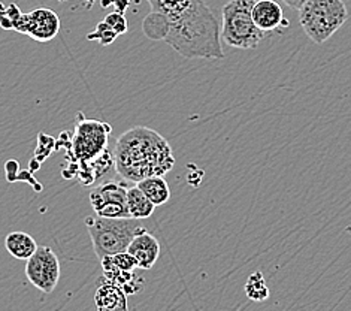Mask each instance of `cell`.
I'll use <instances>...</instances> for the list:
<instances>
[{
    "label": "cell",
    "mask_w": 351,
    "mask_h": 311,
    "mask_svg": "<svg viewBox=\"0 0 351 311\" xmlns=\"http://www.w3.org/2000/svg\"><path fill=\"white\" fill-rule=\"evenodd\" d=\"M117 36H119V35H117V33L110 26H108L105 21H100L96 26V30L88 33L87 39L88 41H97L102 47H108V45L112 44V42L117 39Z\"/></svg>",
    "instance_id": "obj_19"
},
{
    "label": "cell",
    "mask_w": 351,
    "mask_h": 311,
    "mask_svg": "<svg viewBox=\"0 0 351 311\" xmlns=\"http://www.w3.org/2000/svg\"><path fill=\"white\" fill-rule=\"evenodd\" d=\"M5 247L12 257L19 260H27L38 250V244L32 235L15 231L5 238Z\"/></svg>",
    "instance_id": "obj_14"
},
{
    "label": "cell",
    "mask_w": 351,
    "mask_h": 311,
    "mask_svg": "<svg viewBox=\"0 0 351 311\" xmlns=\"http://www.w3.org/2000/svg\"><path fill=\"white\" fill-rule=\"evenodd\" d=\"M348 20L342 0H308L299 10V23L314 44H324Z\"/></svg>",
    "instance_id": "obj_5"
},
{
    "label": "cell",
    "mask_w": 351,
    "mask_h": 311,
    "mask_svg": "<svg viewBox=\"0 0 351 311\" xmlns=\"http://www.w3.org/2000/svg\"><path fill=\"white\" fill-rule=\"evenodd\" d=\"M58 2H66V0H58Z\"/></svg>",
    "instance_id": "obj_24"
},
{
    "label": "cell",
    "mask_w": 351,
    "mask_h": 311,
    "mask_svg": "<svg viewBox=\"0 0 351 311\" xmlns=\"http://www.w3.org/2000/svg\"><path fill=\"white\" fill-rule=\"evenodd\" d=\"M12 29L38 42H48L54 39L60 30V19L48 8H38L27 14L20 12L12 23Z\"/></svg>",
    "instance_id": "obj_9"
},
{
    "label": "cell",
    "mask_w": 351,
    "mask_h": 311,
    "mask_svg": "<svg viewBox=\"0 0 351 311\" xmlns=\"http://www.w3.org/2000/svg\"><path fill=\"white\" fill-rule=\"evenodd\" d=\"M152 12L142 23L149 39H162L186 58L220 60V24L204 0H148Z\"/></svg>",
    "instance_id": "obj_1"
},
{
    "label": "cell",
    "mask_w": 351,
    "mask_h": 311,
    "mask_svg": "<svg viewBox=\"0 0 351 311\" xmlns=\"http://www.w3.org/2000/svg\"><path fill=\"white\" fill-rule=\"evenodd\" d=\"M115 170L126 181L139 183L149 176H163L175 166L172 147L160 133L136 126L117 139Z\"/></svg>",
    "instance_id": "obj_2"
},
{
    "label": "cell",
    "mask_w": 351,
    "mask_h": 311,
    "mask_svg": "<svg viewBox=\"0 0 351 311\" xmlns=\"http://www.w3.org/2000/svg\"><path fill=\"white\" fill-rule=\"evenodd\" d=\"M252 15L256 26L267 35L290 26L289 20L282 14V8L275 0H254Z\"/></svg>",
    "instance_id": "obj_10"
},
{
    "label": "cell",
    "mask_w": 351,
    "mask_h": 311,
    "mask_svg": "<svg viewBox=\"0 0 351 311\" xmlns=\"http://www.w3.org/2000/svg\"><path fill=\"white\" fill-rule=\"evenodd\" d=\"M110 135V124L97 120H78L72 137V154L80 162L95 161L106 151Z\"/></svg>",
    "instance_id": "obj_6"
},
{
    "label": "cell",
    "mask_w": 351,
    "mask_h": 311,
    "mask_svg": "<svg viewBox=\"0 0 351 311\" xmlns=\"http://www.w3.org/2000/svg\"><path fill=\"white\" fill-rule=\"evenodd\" d=\"M108 26H110L117 35H124V33L128 32V20L124 19V14H120V12H117V11H114V12H111V14H108L106 16H105V20H104Z\"/></svg>",
    "instance_id": "obj_20"
},
{
    "label": "cell",
    "mask_w": 351,
    "mask_h": 311,
    "mask_svg": "<svg viewBox=\"0 0 351 311\" xmlns=\"http://www.w3.org/2000/svg\"><path fill=\"white\" fill-rule=\"evenodd\" d=\"M128 186L119 181L100 184L90 193V204L95 214L108 218H126L128 209Z\"/></svg>",
    "instance_id": "obj_8"
},
{
    "label": "cell",
    "mask_w": 351,
    "mask_h": 311,
    "mask_svg": "<svg viewBox=\"0 0 351 311\" xmlns=\"http://www.w3.org/2000/svg\"><path fill=\"white\" fill-rule=\"evenodd\" d=\"M254 0H229L221 10V39L232 48L253 49L262 44L267 33L253 20Z\"/></svg>",
    "instance_id": "obj_4"
},
{
    "label": "cell",
    "mask_w": 351,
    "mask_h": 311,
    "mask_svg": "<svg viewBox=\"0 0 351 311\" xmlns=\"http://www.w3.org/2000/svg\"><path fill=\"white\" fill-rule=\"evenodd\" d=\"M128 251L136 259L138 270H152L160 256V242L154 235L144 231L132 240Z\"/></svg>",
    "instance_id": "obj_11"
},
{
    "label": "cell",
    "mask_w": 351,
    "mask_h": 311,
    "mask_svg": "<svg viewBox=\"0 0 351 311\" xmlns=\"http://www.w3.org/2000/svg\"><path fill=\"white\" fill-rule=\"evenodd\" d=\"M86 228L99 259L126 251L132 240L147 231L144 222L138 218H108L97 214L86 218Z\"/></svg>",
    "instance_id": "obj_3"
},
{
    "label": "cell",
    "mask_w": 351,
    "mask_h": 311,
    "mask_svg": "<svg viewBox=\"0 0 351 311\" xmlns=\"http://www.w3.org/2000/svg\"><path fill=\"white\" fill-rule=\"evenodd\" d=\"M136 186L156 207H160L171 199V189L163 176H149L136 183Z\"/></svg>",
    "instance_id": "obj_15"
},
{
    "label": "cell",
    "mask_w": 351,
    "mask_h": 311,
    "mask_svg": "<svg viewBox=\"0 0 351 311\" xmlns=\"http://www.w3.org/2000/svg\"><path fill=\"white\" fill-rule=\"evenodd\" d=\"M86 2H87L86 8H87V10H90V8H91V5H93V3L96 2V0H86Z\"/></svg>",
    "instance_id": "obj_23"
},
{
    "label": "cell",
    "mask_w": 351,
    "mask_h": 311,
    "mask_svg": "<svg viewBox=\"0 0 351 311\" xmlns=\"http://www.w3.org/2000/svg\"><path fill=\"white\" fill-rule=\"evenodd\" d=\"M284 3H286L289 8H293V10H300V8H302L308 0H282Z\"/></svg>",
    "instance_id": "obj_22"
},
{
    "label": "cell",
    "mask_w": 351,
    "mask_h": 311,
    "mask_svg": "<svg viewBox=\"0 0 351 311\" xmlns=\"http://www.w3.org/2000/svg\"><path fill=\"white\" fill-rule=\"evenodd\" d=\"M100 260H106L108 264L114 265L115 268L123 271H136L138 270V262L136 259L133 257L129 251H121V253H117L114 256H106Z\"/></svg>",
    "instance_id": "obj_18"
},
{
    "label": "cell",
    "mask_w": 351,
    "mask_h": 311,
    "mask_svg": "<svg viewBox=\"0 0 351 311\" xmlns=\"http://www.w3.org/2000/svg\"><path fill=\"white\" fill-rule=\"evenodd\" d=\"M100 5H102V8H108V6L114 5L117 12L124 14V11H126L130 5V0H102Z\"/></svg>",
    "instance_id": "obj_21"
},
{
    "label": "cell",
    "mask_w": 351,
    "mask_h": 311,
    "mask_svg": "<svg viewBox=\"0 0 351 311\" xmlns=\"http://www.w3.org/2000/svg\"><path fill=\"white\" fill-rule=\"evenodd\" d=\"M100 264H102L105 279L115 284L117 288H120L128 297L135 295V293H138L142 289V286H144V279L139 277L136 271L119 270V268H115L114 265L108 264L106 260H100Z\"/></svg>",
    "instance_id": "obj_13"
},
{
    "label": "cell",
    "mask_w": 351,
    "mask_h": 311,
    "mask_svg": "<svg viewBox=\"0 0 351 311\" xmlns=\"http://www.w3.org/2000/svg\"><path fill=\"white\" fill-rule=\"evenodd\" d=\"M95 304L97 311H129L128 295L102 275L96 283Z\"/></svg>",
    "instance_id": "obj_12"
},
{
    "label": "cell",
    "mask_w": 351,
    "mask_h": 311,
    "mask_svg": "<svg viewBox=\"0 0 351 311\" xmlns=\"http://www.w3.org/2000/svg\"><path fill=\"white\" fill-rule=\"evenodd\" d=\"M27 280L38 290L49 295L60 280V262L49 247H38L26 264Z\"/></svg>",
    "instance_id": "obj_7"
},
{
    "label": "cell",
    "mask_w": 351,
    "mask_h": 311,
    "mask_svg": "<svg viewBox=\"0 0 351 311\" xmlns=\"http://www.w3.org/2000/svg\"><path fill=\"white\" fill-rule=\"evenodd\" d=\"M244 290L247 298L254 302H263L271 295L269 288H267V283L261 271H256L248 277V280L244 286Z\"/></svg>",
    "instance_id": "obj_17"
},
{
    "label": "cell",
    "mask_w": 351,
    "mask_h": 311,
    "mask_svg": "<svg viewBox=\"0 0 351 311\" xmlns=\"http://www.w3.org/2000/svg\"><path fill=\"white\" fill-rule=\"evenodd\" d=\"M128 209L132 218L144 220V218L153 216L156 205L144 195V192L138 186H132L128 189Z\"/></svg>",
    "instance_id": "obj_16"
}]
</instances>
